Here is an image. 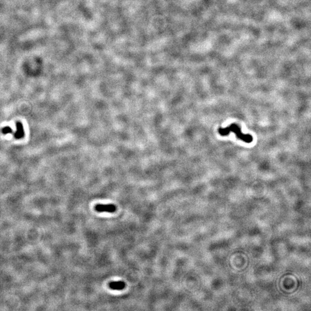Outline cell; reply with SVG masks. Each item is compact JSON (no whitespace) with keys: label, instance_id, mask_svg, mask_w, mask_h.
I'll use <instances>...</instances> for the list:
<instances>
[{"label":"cell","instance_id":"6da1fadb","mask_svg":"<svg viewBox=\"0 0 311 311\" xmlns=\"http://www.w3.org/2000/svg\"><path fill=\"white\" fill-rule=\"evenodd\" d=\"M230 132L234 133L238 138L247 143H251L253 140L252 135L243 133L240 127L236 124H232L226 128H220L219 129V133L222 136H226Z\"/></svg>","mask_w":311,"mask_h":311},{"label":"cell","instance_id":"7a4b0ae2","mask_svg":"<svg viewBox=\"0 0 311 311\" xmlns=\"http://www.w3.org/2000/svg\"><path fill=\"white\" fill-rule=\"evenodd\" d=\"M95 210L97 212H107L114 213L116 211L117 208L113 204H98L95 206Z\"/></svg>","mask_w":311,"mask_h":311},{"label":"cell","instance_id":"277c9868","mask_svg":"<svg viewBox=\"0 0 311 311\" xmlns=\"http://www.w3.org/2000/svg\"><path fill=\"white\" fill-rule=\"evenodd\" d=\"M109 286L110 289L112 290H121L125 288L126 284L123 281H114V282H111L109 284Z\"/></svg>","mask_w":311,"mask_h":311},{"label":"cell","instance_id":"3957f363","mask_svg":"<svg viewBox=\"0 0 311 311\" xmlns=\"http://www.w3.org/2000/svg\"><path fill=\"white\" fill-rule=\"evenodd\" d=\"M16 126L17 131L14 134V137L16 139H21L24 136V132L23 129V124L20 122H17L16 123Z\"/></svg>","mask_w":311,"mask_h":311},{"label":"cell","instance_id":"5b68a950","mask_svg":"<svg viewBox=\"0 0 311 311\" xmlns=\"http://www.w3.org/2000/svg\"><path fill=\"white\" fill-rule=\"evenodd\" d=\"M2 132L4 134L13 133V130L9 126H5L2 129Z\"/></svg>","mask_w":311,"mask_h":311}]
</instances>
